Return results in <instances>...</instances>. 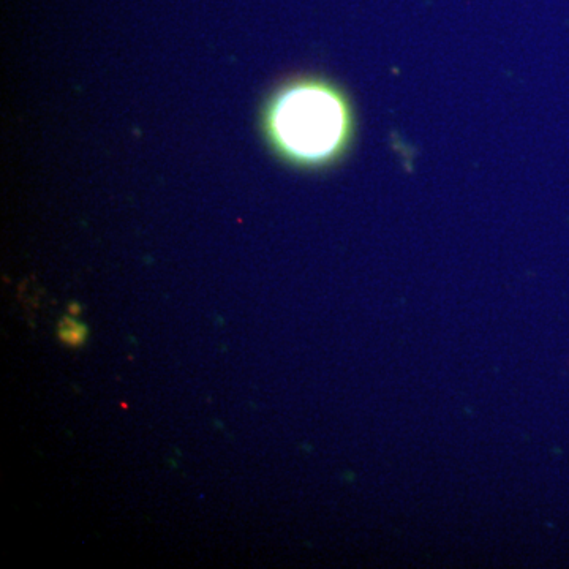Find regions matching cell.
Segmentation results:
<instances>
[{"label":"cell","instance_id":"cell-2","mask_svg":"<svg viewBox=\"0 0 569 569\" xmlns=\"http://www.w3.org/2000/svg\"><path fill=\"white\" fill-rule=\"evenodd\" d=\"M87 334H89L87 326L72 317L64 318L57 326L59 340L68 345V347L78 348L84 345L87 340Z\"/></svg>","mask_w":569,"mask_h":569},{"label":"cell","instance_id":"cell-1","mask_svg":"<svg viewBox=\"0 0 569 569\" xmlns=\"http://www.w3.org/2000/svg\"><path fill=\"white\" fill-rule=\"evenodd\" d=\"M269 130L274 143L291 160L321 165L347 146L350 111L336 89L318 81H302L274 100Z\"/></svg>","mask_w":569,"mask_h":569}]
</instances>
